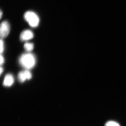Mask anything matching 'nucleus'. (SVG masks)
Returning a JSON list of instances; mask_svg holds the SVG:
<instances>
[{
	"mask_svg": "<svg viewBox=\"0 0 126 126\" xmlns=\"http://www.w3.org/2000/svg\"><path fill=\"white\" fill-rule=\"evenodd\" d=\"M19 63L21 67L29 70L33 68L36 64V57L31 53L23 54L20 57Z\"/></svg>",
	"mask_w": 126,
	"mask_h": 126,
	"instance_id": "nucleus-1",
	"label": "nucleus"
},
{
	"mask_svg": "<svg viewBox=\"0 0 126 126\" xmlns=\"http://www.w3.org/2000/svg\"><path fill=\"white\" fill-rule=\"evenodd\" d=\"M25 20L28 23L30 26L36 27L39 25L40 22L39 16L33 11H27L24 15Z\"/></svg>",
	"mask_w": 126,
	"mask_h": 126,
	"instance_id": "nucleus-2",
	"label": "nucleus"
},
{
	"mask_svg": "<svg viewBox=\"0 0 126 126\" xmlns=\"http://www.w3.org/2000/svg\"><path fill=\"white\" fill-rule=\"evenodd\" d=\"M10 31V26L7 21H4L0 24V38H4L8 36Z\"/></svg>",
	"mask_w": 126,
	"mask_h": 126,
	"instance_id": "nucleus-3",
	"label": "nucleus"
},
{
	"mask_svg": "<svg viewBox=\"0 0 126 126\" xmlns=\"http://www.w3.org/2000/svg\"><path fill=\"white\" fill-rule=\"evenodd\" d=\"M32 78V74L31 72L29 70H25L21 71L18 74V80L21 83L24 82L27 80H29Z\"/></svg>",
	"mask_w": 126,
	"mask_h": 126,
	"instance_id": "nucleus-4",
	"label": "nucleus"
},
{
	"mask_svg": "<svg viewBox=\"0 0 126 126\" xmlns=\"http://www.w3.org/2000/svg\"><path fill=\"white\" fill-rule=\"evenodd\" d=\"M33 33L30 30H25L21 32L20 39L22 41H27L33 38Z\"/></svg>",
	"mask_w": 126,
	"mask_h": 126,
	"instance_id": "nucleus-5",
	"label": "nucleus"
},
{
	"mask_svg": "<svg viewBox=\"0 0 126 126\" xmlns=\"http://www.w3.org/2000/svg\"><path fill=\"white\" fill-rule=\"evenodd\" d=\"M14 81L15 79L13 75L10 74H8L5 76L3 81V84L5 87H10L13 85Z\"/></svg>",
	"mask_w": 126,
	"mask_h": 126,
	"instance_id": "nucleus-6",
	"label": "nucleus"
},
{
	"mask_svg": "<svg viewBox=\"0 0 126 126\" xmlns=\"http://www.w3.org/2000/svg\"><path fill=\"white\" fill-rule=\"evenodd\" d=\"M34 46L33 43H26L24 45L25 49L28 52H30L33 49Z\"/></svg>",
	"mask_w": 126,
	"mask_h": 126,
	"instance_id": "nucleus-7",
	"label": "nucleus"
},
{
	"mask_svg": "<svg viewBox=\"0 0 126 126\" xmlns=\"http://www.w3.org/2000/svg\"><path fill=\"white\" fill-rule=\"evenodd\" d=\"M105 126H120L117 122L114 121H109L106 123Z\"/></svg>",
	"mask_w": 126,
	"mask_h": 126,
	"instance_id": "nucleus-8",
	"label": "nucleus"
},
{
	"mask_svg": "<svg viewBox=\"0 0 126 126\" xmlns=\"http://www.w3.org/2000/svg\"><path fill=\"white\" fill-rule=\"evenodd\" d=\"M4 50V44L2 39H0V54L3 53Z\"/></svg>",
	"mask_w": 126,
	"mask_h": 126,
	"instance_id": "nucleus-9",
	"label": "nucleus"
},
{
	"mask_svg": "<svg viewBox=\"0 0 126 126\" xmlns=\"http://www.w3.org/2000/svg\"><path fill=\"white\" fill-rule=\"evenodd\" d=\"M5 62V59L4 57L1 54H0V66H1Z\"/></svg>",
	"mask_w": 126,
	"mask_h": 126,
	"instance_id": "nucleus-10",
	"label": "nucleus"
},
{
	"mask_svg": "<svg viewBox=\"0 0 126 126\" xmlns=\"http://www.w3.org/2000/svg\"><path fill=\"white\" fill-rule=\"evenodd\" d=\"M4 71L3 68L1 66H0V76H1Z\"/></svg>",
	"mask_w": 126,
	"mask_h": 126,
	"instance_id": "nucleus-11",
	"label": "nucleus"
},
{
	"mask_svg": "<svg viewBox=\"0 0 126 126\" xmlns=\"http://www.w3.org/2000/svg\"><path fill=\"white\" fill-rule=\"evenodd\" d=\"M2 12L1 10L0 9V19L2 18Z\"/></svg>",
	"mask_w": 126,
	"mask_h": 126,
	"instance_id": "nucleus-12",
	"label": "nucleus"
}]
</instances>
